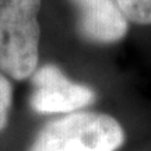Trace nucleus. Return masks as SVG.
Returning a JSON list of instances; mask_svg holds the SVG:
<instances>
[{
  "label": "nucleus",
  "mask_w": 151,
  "mask_h": 151,
  "mask_svg": "<svg viewBox=\"0 0 151 151\" xmlns=\"http://www.w3.org/2000/svg\"><path fill=\"white\" fill-rule=\"evenodd\" d=\"M42 0H0V70L14 80L31 77L39 59Z\"/></svg>",
  "instance_id": "nucleus-1"
},
{
  "label": "nucleus",
  "mask_w": 151,
  "mask_h": 151,
  "mask_svg": "<svg viewBox=\"0 0 151 151\" xmlns=\"http://www.w3.org/2000/svg\"><path fill=\"white\" fill-rule=\"evenodd\" d=\"M123 141V129L115 118L99 112H71L45 124L29 151H115Z\"/></svg>",
  "instance_id": "nucleus-2"
},
{
  "label": "nucleus",
  "mask_w": 151,
  "mask_h": 151,
  "mask_svg": "<svg viewBox=\"0 0 151 151\" xmlns=\"http://www.w3.org/2000/svg\"><path fill=\"white\" fill-rule=\"evenodd\" d=\"M31 108L38 113H71L95 101L90 87L74 83L55 65H43L31 74Z\"/></svg>",
  "instance_id": "nucleus-3"
},
{
  "label": "nucleus",
  "mask_w": 151,
  "mask_h": 151,
  "mask_svg": "<svg viewBox=\"0 0 151 151\" xmlns=\"http://www.w3.org/2000/svg\"><path fill=\"white\" fill-rule=\"evenodd\" d=\"M127 21L151 25V0H115Z\"/></svg>",
  "instance_id": "nucleus-5"
},
{
  "label": "nucleus",
  "mask_w": 151,
  "mask_h": 151,
  "mask_svg": "<svg viewBox=\"0 0 151 151\" xmlns=\"http://www.w3.org/2000/svg\"><path fill=\"white\" fill-rule=\"evenodd\" d=\"M11 104H13V87L3 73H0V132L9 123Z\"/></svg>",
  "instance_id": "nucleus-6"
},
{
  "label": "nucleus",
  "mask_w": 151,
  "mask_h": 151,
  "mask_svg": "<svg viewBox=\"0 0 151 151\" xmlns=\"http://www.w3.org/2000/svg\"><path fill=\"white\" fill-rule=\"evenodd\" d=\"M77 9V31L92 43L119 42L129 24L115 0H71Z\"/></svg>",
  "instance_id": "nucleus-4"
}]
</instances>
